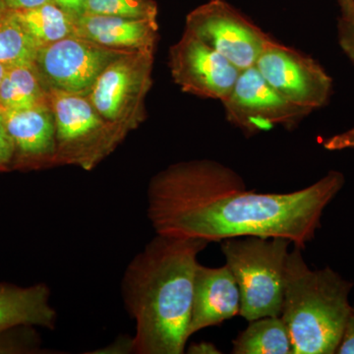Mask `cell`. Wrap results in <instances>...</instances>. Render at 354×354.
<instances>
[{"label": "cell", "instance_id": "cell-5", "mask_svg": "<svg viewBox=\"0 0 354 354\" xmlns=\"http://www.w3.org/2000/svg\"><path fill=\"white\" fill-rule=\"evenodd\" d=\"M48 97L57 127L55 164L92 169L125 136L100 115L87 95L50 90Z\"/></svg>", "mask_w": 354, "mask_h": 354}, {"label": "cell", "instance_id": "cell-17", "mask_svg": "<svg viewBox=\"0 0 354 354\" xmlns=\"http://www.w3.org/2000/svg\"><path fill=\"white\" fill-rule=\"evenodd\" d=\"M234 354H292V344L281 317H262L232 342Z\"/></svg>", "mask_w": 354, "mask_h": 354}, {"label": "cell", "instance_id": "cell-22", "mask_svg": "<svg viewBox=\"0 0 354 354\" xmlns=\"http://www.w3.org/2000/svg\"><path fill=\"white\" fill-rule=\"evenodd\" d=\"M15 160V145L6 122H4L3 114L0 109V169H6L7 165Z\"/></svg>", "mask_w": 354, "mask_h": 354}, {"label": "cell", "instance_id": "cell-28", "mask_svg": "<svg viewBox=\"0 0 354 354\" xmlns=\"http://www.w3.org/2000/svg\"><path fill=\"white\" fill-rule=\"evenodd\" d=\"M342 8H344V14L351 12L354 10V0H339Z\"/></svg>", "mask_w": 354, "mask_h": 354}, {"label": "cell", "instance_id": "cell-20", "mask_svg": "<svg viewBox=\"0 0 354 354\" xmlns=\"http://www.w3.org/2000/svg\"><path fill=\"white\" fill-rule=\"evenodd\" d=\"M86 13L157 20L158 6L153 0H88Z\"/></svg>", "mask_w": 354, "mask_h": 354}, {"label": "cell", "instance_id": "cell-12", "mask_svg": "<svg viewBox=\"0 0 354 354\" xmlns=\"http://www.w3.org/2000/svg\"><path fill=\"white\" fill-rule=\"evenodd\" d=\"M241 306V291L230 268H209L199 263L193 286L189 337L239 315Z\"/></svg>", "mask_w": 354, "mask_h": 354}, {"label": "cell", "instance_id": "cell-3", "mask_svg": "<svg viewBox=\"0 0 354 354\" xmlns=\"http://www.w3.org/2000/svg\"><path fill=\"white\" fill-rule=\"evenodd\" d=\"M353 283L330 268L311 270L302 249L293 246L285 270L281 318L292 344V354L337 353L353 306Z\"/></svg>", "mask_w": 354, "mask_h": 354}, {"label": "cell", "instance_id": "cell-18", "mask_svg": "<svg viewBox=\"0 0 354 354\" xmlns=\"http://www.w3.org/2000/svg\"><path fill=\"white\" fill-rule=\"evenodd\" d=\"M25 31L39 48L75 36L74 20L55 2L27 10H12Z\"/></svg>", "mask_w": 354, "mask_h": 354}, {"label": "cell", "instance_id": "cell-16", "mask_svg": "<svg viewBox=\"0 0 354 354\" xmlns=\"http://www.w3.org/2000/svg\"><path fill=\"white\" fill-rule=\"evenodd\" d=\"M50 104L48 88L35 64L9 66L0 83V109L17 111Z\"/></svg>", "mask_w": 354, "mask_h": 354}, {"label": "cell", "instance_id": "cell-10", "mask_svg": "<svg viewBox=\"0 0 354 354\" xmlns=\"http://www.w3.org/2000/svg\"><path fill=\"white\" fill-rule=\"evenodd\" d=\"M255 67L288 102L311 113L325 106L332 93V78L316 60L274 39Z\"/></svg>", "mask_w": 354, "mask_h": 354}, {"label": "cell", "instance_id": "cell-27", "mask_svg": "<svg viewBox=\"0 0 354 354\" xmlns=\"http://www.w3.org/2000/svg\"><path fill=\"white\" fill-rule=\"evenodd\" d=\"M188 353L220 354L221 351H218L215 344L212 342H201L191 344L190 348H188Z\"/></svg>", "mask_w": 354, "mask_h": 354}, {"label": "cell", "instance_id": "cell-11", "mask_svg": "<svg viewBox=\"0 0 354 354\" xmlns=\"http://www.w3.org/2000/svg\"><path fill=\"white\" fill-rule=\"evenodd\" d=\"M174 82L183 92L223 102L232 92L241 70L185 30L169 51Z\"/></svg>", "mask_w": 354, "mask_h": 354}, {"label": "cell", "instance_id": "cell-7", "mask_svg": "<svg viewBox=\"0 0 354 354\" xmlns=\"http://www.w3.org/2000/svg\"><path fill=\"white\" fill-rule=\"evenodd\" d=\"M186 30L241 71L255 66L272 39L225 0H211L191 11Z\"/></svg>", "mask_w": 354, "mask_h": 354}, {"label": "cell", "instance_id": "cell-1", "mask_svg": "<svg viewBox=\"0 0 354 354\" xmlns=\"http://www.w3.org/2000/svg\"><path fill=\"white\" fill-rule=\"evenodd\" d=\"M344 184V174L330 171L304 189L256 192L216 160H189L151 179L147 213L157 234L209 243L232 237H283L304 250L315 239L326 207Z\"/></svg>", "mask_w": 354, "mask_h": 354}, {"label": "cell", "instance_id": "cell-26", "mask_svg": "<svg viewBox=\"0 0 354 354\" xmlns=\"http://www.w3.org/2000/svg\"><path fill=\"white\" fill-rule=\"evenodd\" d=\"M50 2H53V0H4L6 8L9 10H27Z\"/></svg>", "mask_w": 354, "mask_h": 354}, {"label": "cell", "instance_id": "cell-14", "mask_svg": "<svg viewBox=\"0 0 354 354\" xmlns=\"http://www.w3.org/2000/svg\"><path fill=\"white\" fill-rule=\"evenodd\" d=\"M74 26L75 36L113 50L129 53L153 51L157 43V20L86 13L74 20Z\"/></svg>", "mask_w": 354, "mask_h": 354}, {"label": "cell", "instance_id": "cell-13", "mask_svg": "<svg viewBox=\"0 0 354 354\" xmlns=\"http://www.w3.org/2000/svg\"><path fill=\"white\" fill-rule=\"evenodd\" d=\"M2 114L15 145V162L27 165L55 164L57 127L50 104L2 111Z\"/></svg>", "mask_w": 354, "mask_h": 354}, {"label": "cell", "instance_id": "cell-25", "mask_svg": "<svg viewBox=\"0 0 354 354\" xmlns=\"http://www.w3.org/2000/svg\"><path fill=\"white\" fill-rule=\"evenodd\" d=\"M53 2L72 19L76 20L86 14L88 0H53Z\"/></svg>", "mask_w": 354, "mask_h": 354}, {"label": "cell", "instance_id": "cell-30", "mask_svg": "<svg viewBox=\"0 0 354 354\" xmlns=\"http://www.w3.org/2000/svg\"><path fill=\"white\" fill-rule=\"evenodd\" d=\"M6 3H4V0H0V12H3V11L6 10Z\"/></svg>", "mask_w": 354, "mask_h": 354}, {"label": "cell", "instance_id": "cell-24", "mask_svg": "<svg viewBox=\"0 0 354 354\" xmlns=\"http://www.w3.org/2000/svg\"><path fill=\"white\" fill-rule=\"evenodd\" d=\"M335 353L354 354V307L349 314L341 342H339V348Z\"/></svg>", "mask_w": 354, "mask_h": 354}, {"label": "cell", "instance_id": "cell-23", "mask_svg": "<svg viewBox=\"0 0 354 354\" xmlns=\"http://www.w3.org/2000/svg\"><path fill=\"white\" fill-rule=\"evenodd\" d=\"M323 147L328 151H342L354 149V127L346 131L330 137L323 142Z\"/></svg>", "mask_w": 354, "mask_h": 354}, {"label": "cell", "instance_id": "cell-21", "mask_svg": "<svg viewBox=\"0 0 354 354\" xmlns=\"http://www.w3.org/2000/svg\"><path fill=\"white\" fill-rule=\"evenodd\" d=\"M339 46L354 64V10L344 14L339 27Z\"/></svg>", "mask_w": 354, "mask_h": 354}, {"label": "cell", "instance_id": "cell-19", "mask_svg": "<svg viewBox=\"0 0 354 354\" xmlns=\"http://www.w3.org/2000/svg\"><path fill=\"white\" fill-rule=\"evenodd\" d=\"M39 46L25 31L12 10L0 12V64H35Z\"/></svg>", "mask_w": 354, "mask_h": 354}, {"label": "cell", "instance_id": "cell-6", "mask_svg": "<svg viewBox=\"0 0 354 354\" xmlns=\"http://www.w3.org/2000/svg\"><path fill=\"white\" fill-rule=\"evenodd\" d=\"M153 59V51L123 53L104 68L87 95L100 115L124 132L142 120Z\"/></svg>", "mask_w": 354, "mask_h": 354}, {"label": "cell", "instance_id": "cell-29", "mask_svg": "<svg viewBox=\"0 0 354 354\" xmlns=\"http://www.w3.org/2000/svg\"><path fill=\"white\" fill-rule=\"evenodd\" d=\"M9 66L3 64H0V83H1L2 79H3L4 75H6L7 69H8Z\"/></svg>", "mask_w": 354, "mask_h": 354}, {"label": "cell", "instance_id": "cell-4", "mask_svg": "<svg viewBox=\"0 0 354 354\" xmlns=\"http://www.w3.org/2000/svg\"><path fill=\"white\" fill-rule=\"evenodd\" d=\"M291 242L283 237L241 236L221 241L234 274L248 322L262 317H281L286 259Z\"/></svg>", "mask_w": 354, "mask_h": 354}, {"label": "cell", "instance_id": "cell-9", "mask_svg": "<svg viewBox=\"0 0 354 354\" xmlns=\"http://www.w3.org/2000/svg\"><path fill=\"white\" fill-rule=\"evenodd\" d=\"M125 53L70 36L41 46L35 65L48 91L88 95L104 68Z\"/></svg>", "mask_w": 354, "mask_h": 354}, {"label": "cell", "instance_id": "cell-8", "mask_svg": "<svg viewBox=\"0 0 354 354\" xmlns=\"http://www.w3.org/2000/svg\"><path fill=\"white\" fill-rule=\"evenodd\" d=\"M221 102L228 122L247 137L278 127L292 129L311 113L288 102L255 66L241 71L232 92Z\"/></svg>", "mask_w": 354, "mask_h": 354}, {"label": "cell", "instance_id": "cell-2", "mask_svg": "<svg viewBox=\"0 0 354 354\" xmlns=\"http://www.w3.org/2000/svg\"><path fill=\"white\" fill-rule=\"evenodd\" d=\"M209 242L157 234L127 266L122 297L137 354H183L189 339L198 255Z\"/></svg>", "mask_w": 354, "mask_h": 354}, {"label": "cell", "instance_id": "cell-15", "mask_svg": "<svg viewBox=\"0 0 354 354\" xmlns=\"http://www.w3.org/2000/svg\"><path fill=\"white\" fill-rule=\"evenodd\" d=\"M50 298V288L44 283L27 288L0 283V334L34 326L55 329L57 315Z\"/></svg>", "mask_w": 354, "mask_h": 354}]
</instances>
